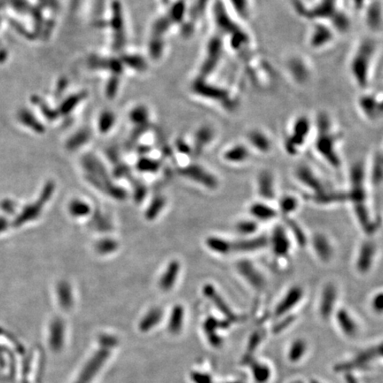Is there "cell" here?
I'll return each instance as SVG.
<instances>
[{
  "mask_svg": "<svg viewBox=\"0 0 383 383\" xmlns=\"http://www.w3.org/2000/svg\"><path fill=\"white\" fill-rule=\"evenodd\" d=\"M293 176L310 203L320 207H333L347 203L346 191L331 187L319 172L308 163L297 165L293 170Z\"/></svg>",
  "mask_w": 383,
  "mask_h": 383,
  "instance_id": "obj_2",
  "label": "cell"
},
{
  "mask_svg": "<svg viewBox=\"0 0 383 383\" xmlns=\"http://www.w3.org/2000/svg\"><path fill=\"white\" fill-rule=\"evenodd\" d=\"M268 249L278 262H286L293 254L295 242L283 223L275 224L268 234Z\"/></svg>",
  "mask_w": 383,
  "mask_h": 383,
  "instance_id": "obj_11",
  "label": "cell"
},
{
  "mask_svg": "<svg viewBox=\"0 0 383 383\" xmlns=\"http://www.w3.org/2000/svg\"><path fill=\"white\" fill-rule=\"evenodd\" d=\"M249 217L260 225L276 222L280 219V214L274 203L256 199L248 206Z\"/></svg>",
  "mask_w": 383,
  "mask_h": 383,
  "instance_id": "obj_15",
  "label": "cell"
},
{
  "mask_svg": "<svg viewBox=\"0 0 383 383\" xmlns=\"http://www.w3.org/2000/svg\"><path fill=\"white\" fill-rule=\"evenodd\" d=\"M280 218L292 219L302 207V198L294 193L280 194L275 202Z\"/></svg>",
  "mask_w": 383,
  "mask_h": 383,
  "instance_id": "obj_20",
  "label": "cell"
},
{
  "mask_svg": "<svg viewBox=\"0 0 383 383\" xmlns=\"http://www.w3.org/2000/svg\"><path fill=\"white\" fill-rule=\"evenodd\" d=\"M55 293L57 296L58 303L62 309L69 310L73 306V288L69 281L60 280L55 287Z\"/></svg>",
  "mask_w": 383,
  "mask_h": 383,
  "instance_id": "obj_27",
  "label": "cell"
},
{
  "mask_svg": "<svg viewBox=\"0 0 383 383\" xmlns=\"http://www.w3.org/2000/svg\"><path fill=\"white\" fill-rule=\"evenodd\" d=\"M307 248L315 260L323 266L333 265L337 257V246L333 238L325 231L316 230L309 234Z\"/></svg>",
  "mask_w": 383,
  "mask_h": 383,
  "instance_id": "obj_8",
  "label": "cell"
},
{
  "mask_svg": "<svg viewBox=\"0 0 383 383\" xmlns=\"http://www.w3.org/2000/svg\"><path fill=\"white\" fill-rule=\"evenodd\" d=\"M255 191L257 199L274 203L280 196L278 177L274 171L270 169H262L255 177Z\"/></svg>",
  "mask_w": 383,
  "mask_h": 383,
  "instance_id": "obj_13",
  "label": "cell"
},
{
  "mask_svg": "<svg viewBox=\"0 0 383 383\" xmlns=\"http://www.w3.org/2000/svg\"><path fill=\"white\" fill-rule=\"evenodd\" d=\"M160 168V163L156 161H153L152 159H141L138 161L137 169L140 172L144 173H155L157 172Z\"/></svg>",
  "mask_w": 383,
  "mask_h": 383,
  "instance_id": "obj_37",
  "label": "cell"
},
{
  "mask_svg": "<svg viewBox=\"0 0 383 383\" xmlns=\"http://www.w3.org/2000/svg\"><path fill=\"white\" fill-rule=\"evenodd\" d=\"M268 249V235L259 234L248 238H240L234 241V253H257Z\"/></svg>",
  "mask_w": 383,
  "mask_h": 383,
  "instance_id": "obj_19",
  "label": "cell"
},
{
  "mask_svg": "<svg viewBox=\"0 0 383 383\" xmlns=\"http://www.w3.org/2000/svg\"><path fill=\"white\" fill-rule=\"evenodd\" d=\"M203 293L209 300H211L212 303H215L217 308L221 310L224 314H226L228 317H234L228 304H226L225 300L223 299L221 295H219V292L213 285L210 283L205 284L203 287Z\"/></svg>",
  "mask_w": 383,
  "mask_h": 383,
  "instance_id": "obj_29",
  "label": "cell"
},
{
  "mask_svg": "<svg viewBox=\"0 0 383 383\" xmlns=\"http://www.w3.org/2000/svg\"><path fill=\"white\" fill-rule=\"evenodd\" d=\"M380 248L376 236H364L356 246L353 256V269L357 276L371 275L379 262Z\"/></svg>",
  "mask_w": 383,
  "mask_h": 383,
  "instance_id": "obj_7",
  "label": "cell"
},
{
  "mask_svg": "<svg viewBox=\"0 0 383 383\" xmlns=\"http://www.w3.org/2000/svg\"><path fill=\"white\" fill-rule=\"evenodd\" d=\"M363 9L368 28L375 34L383 31V5L378 0H371Z\"/></svg>",
  "mask_w": 383,
  "mask_h": 383,
  "instance_id": "obj_22",
  "label": "cell"
},
{
  "mask_svg": "<svg viewBox=\"0 0 383 383\" xmlns=\"http://www.w3.org/2000/svg\"><path fill=\"white\" fill-rule=\"evenodd\" d=\"M68 211L69 214L75 219H82L92 214V208L85 200L74 198L68 204Z\"/></svg>",
  "mask_w": 383,
  "mask_h": 383,
  "instance_id": "obj_30",
  "label": "cell"
},
{
  "mask_svg": "<svg viewBox=\"0 0 383 383\" xmlns=\"http://www.w3.org/2000/svg\"><path fill=\"white\" fill-rule=\"evenodd\" d=\"M235 269L246 285L255 293L261 294L267 290L269 279L264 269L250 258L243 257L236 262Z\"/></svg>",
  "mask_w": 383,
  "mask_h": 383,
  "instance_id": "obj_9",
  "label": "cell"
},
{
  "mask_svg": "<svg viewBox=\"0 0 383 383\" xmlns=\"http://www.w3.org/2000/svg\"><path fill=\"white\" fill-rule=\"evenodd\" d=\"M253 152L247 144H237L231 146L224 153V160L231 164H243L252 157Z\"/></svg>",
  "mask_w": 383,
  "mask_h": 383,
  "instance_id": "obj_24",
  "label": "cell"
},
{
  "mask_svg": "<svg viewBox=\"0 0 383 383\" xmlns=\"http://www.w3.org/2000/svg\"><path fill=\"white\" fill-rule=\"evenodd\" d=\"M55 190V184L53 181L47 182L39 195L38 200L34 203H29L23 211L17 215L13 225L16 227L23 226L27 223L37 219L42 213L43 209L46 206V203L50 201Z\"/></svg>",
  "mask_w": 383,
  "mask_h": 383,
  "instance_id": "obj_12",
  "label": "cell"
},
{
  "mask_svg": "<svg viewBox=\"0 0 383 383\" xmlns=\"http://www.w3.org/2000/svg\"><path fill=\"white\" fill-rule=\"evenodd\" d=\"M378 44L373 37L361 39L354 48L349 61V73L354 83L360 89H366L372 80L375 66Z\"/></svg>",
  "mask_w": 383,
  "mask_h": 383,
  "instance_id": "obj_4",
  "label": "cell"
},
{
  "mask_svg": "<svg viewBox=\"0 0 383 383\" xmlns=\"http://www.w3.org/2000/svg\"><path fill=\"white\" fill-rule=\"evenodd\" d=\"M338 326L345 334L354 335L357 331V324L356 318L353 317L351 311L343 306H340L333 315Z\"/></svg>",
  "mask_w": 383,
  "mask_h": 383,
  "instance_id": "obj_25",
  "label": "cell"
},
{
  "mask_svg": "<svg viewBox=\"0 0 383 383\" xmlns=\"http://www.w3.org/2000/svg\"><path fill=\"white\" fill-rule=\"evenodd\" d=\"M299 16L313 21V23H325L335 30L337 33L349 31L350 21L349 16L341 10L339 0H318L309 8L294 4Z\"/></svg>",
  "mask_w": 383,
  "mask_h": 383,
  "instance_id": "obj_5",
  "label": "cell"
},
{
  "mask_svg": "<svg viewBox=\"0 0 383 383\" xmlns=\"http://www.w3.org/2000/svg\"><path fill=\"white\" fill-rule=\"evenodd\" d=\"M306 296V289L301 284H292L284 290L280 295L276 305L274 307L273 313L276 317H282L290 313L292 310L303 303Z\"/></svg>",
  "mask_w": 383,
  "mask_h": 383,
  "instance_id": "obj_14",
  "label": "cell"
},
{
  "mask_svg": "<svg viewBox=\"0 0 383 383\" xmlns=\"http://www.w3.org/2000/svg\"><path fill=\"white\" fill-rule=\"evenodd\" d=\"M341 284L337 280L330 279L322 283L318 289L317 307L318 314L324 320L333 317L340 305Z\"/></svg>",
  "mask_w": 383,
  "mask_h": 383,
  "instance_id": "obj_10",
  "label": "cell"
},
{
  "mask_svg": "<svg viewBox=\"0 0 383 383\" xmlns=\"http://www.w3.org/2000/svg\"><path fill=\"white\" fill-rule=\"evenodd\" d=\"M371 188L366 164L361 161L354 162L349 171V186L346 189L347 203L364 236H376L379 230V219L372 206Z\"/></svg>",
  "mask_w": 383,
  "mask_h": 383,
  "instance_id": "obj_1",
  "label": "cell"
},
{
  "mask_svg": "<svg viewBox=\"0 0 383 383\" xmlns=\"http://www.w3.org/2000/svg\"><path fill=\"white\" fill-rule=\"evenodd\" d=\"M184 317V309L181 305H176L174 307L171 313V318L169 322V327L174 331L179 329L183 322Z\"/></svg>",
  "mask_w": 383,
  "mask_h": 383,
  "instance_id": "obj_36",
  "label": "cell"
},
{
  "mask_svg": "<svg viewBox=\"0 0 383 383\" xmlns=\"http://www.w3.org/2000/svg\"><path fill=\"white\" fill-rule=\"evenodd\" d=\"M369 307L372 313L379 316L383 315V287L375 289L369 298Z\"/></svg>",
  "mask_w": 383,
  "mask_h": 383,
  "instance_id": "obj_33",
  "label": "cell"
},
{
  "mask_svg": "<svg viewBox=\"0 0 383 383\" xmlns=\"http://www.w3.org/2000/svg\"><path fill=\"white\" fill-rule=\"evenodd\" d=\"M180 173L185 178L209 190H216L219 188V181L217 176L198 165H189L181 169Z\"/></svg>",
  "mask_w": 383,
  "mask_h": 383,
  "instance_id": "obj_16",
  "label": "cell"
},
{
  "mask_svg": "<svg viewBox=\"0 0 383 383\" xmlns=\"http://www.w3.org/2000/svg\"><path fill=\"white\" fill-rule=\"evenodd\" d=\"M342 134L329 115L320 114L314 123L311 143L318 157L331 169L338 170L342 166L341 145Z\"/></svg>",
  "mask_w": 383,
  "mask_h": 383,
  "instance_id": "obj_3",
  "label": "cell"
},
{
  "mask_svg": "<svg viewBox=\"0 0 383 383\" xmlns=\"http://www.w3.org/2000/svg\"><path fill=\"white\" fill-rule=\"evenodd\" d=\"M313 132L314 123L310 117L306 115L297 116L289 124L283 140L284 149L291 156L298 155L312 140Z\"/></svg>",
  "mask_w": 383,
  "mask_h": 383,
  "instance_id": "obj_6",
  "label": "cell"
},
{
  "mask_svg": "<svg viewBox=\"0 0 383 383\" xmlns=\"http://www.w3.org/2000/svg\"><path fill=\"white\" fill-rule=\"evenodd\" d=\"M8 223L6 218L4 217H0V234H2L4 231L8 229Z\"/></svg>",
  "mask_w": 383,
  "mask_h": 383,
  "instance_id": "obj_38",
  "label": "cell"
},
{
  "mask_svg": "<svg viewBox=\"0 0 383 383\" xmlns=\"http://www.w3.org/2000/svg\"><path fill=\"white\" fill-rule=\"evenodd\" d=\"M16 122L19 123L23 129L30 130L31 132L42 134L45 132L44 122L32 108L22 107L16 112Z\"/></svg>",
  "mask_w": 383,
  "mask_h": 383,
  "instance_id": "obj_21",
  "label": "cell"
},
{
  "mask_svg": "<svg viewBox=\"0 0 383 383\" xmlns=\"http://www.w3.org/2000/svg\"><path fill=\"white\" fill-rule=\"evenodd\" d=\"M261 226L262 225L259 223L248 216L244 219H239L235 223L234 230L241 238L251 237L260 234Z\"/></svg>",
  "mask_w": 383,
  "mask_h": 383,
  "instance_id": "obj_28",
  "label": "cell"
},
{
  "mask_svg": "<svg viewBox=\"0 0 383 383\" xmlns=\"http://www.w3.org/2000/svg\"><path fill=\"white\" fill-rule=\"evenodd\" d=\"M161 318V310L160 309H157V308L152 309L141 321L140 326H141L142 329H149L155 324H157L158 322L160 321Z\"/></svg>",
  "mask_w": 383,
  "mask_h": 383,
  "instance_id": "obj_35",
  "label": "cell"
},
{
  "mask_svg": "<svg viewBox=\"0 0 383 383\" xmlns=\"http://www.w3.org/2000/svg\"><path fill=\"white\" fill-rule=\"evenodd\" d=\"M93 228L100 232H108L112 229L111 222L101 212H96L92 217Z\"/></svg>",
  "mask_w": 383,
  "mask_h": 383,
  "instance_id": "obj_34",
  "label": "cell"
},
{
  "mask_svg": "<svg viewBox=\"0 0 383 383\" xmlns=\"http://www.w3.org/2000/svg\"><path fill=\"white\" fill-rule=\"evenodd\" d=\"M95 251L100 256H107L116 252L119 249V243L114 238L103 237L100 238L96 242Z\"/></svg>",
  "mask_w": 383,
  "mask_h": 383,
  "instance_id": "obj_32",
  "label": "cell"
},
{
  "mask_svg": "<svg viewBox=\"0 0 383 383\" xmlns=\"http://www.w3.org/2000/svg\"><path fill=\"white\" fill-rule=\"evenodd\" d=\"M180 271L179 261L172 260L169 262L159 280V287L161 291H170L175 287L180 274Z\"/></svg>",
  "mask_w": 383,
  "mask_h": 383,
  "instance_id": "obj_23",
  "label": "cell"
},
{
  "mask_svg": "<svg viewBox=\"0 0 383 383\" xmlns=\"http://www.w3.org/2000/svg\"><path fill=\"white\" fill-rule=\"evenodd\" d=\"M335 30L325 23H314L309 36V44L313 49H322L333 44L335 39Z\"/></svg>",
  "mask_w": 383,
  "mask_h": 383,
  "instance_id": "obj_18",
  "label": "cell"
},
{
  "mask_svg": "<svg viewBox=\"0 0 383 383\" xmlns=\"http://www.w3.org/2000/svg\"><path fill=\"white\" fill-rule=\"evenodd\" d=\"M247 145L253 153L269 155L274 149V143L271 135L265 130L254 129L247 136Z\"/></svg>",
  "mask_w": 383,
  "mask_h": 383,
  "instance_id": "obj_17",
  "label": "cell"
},
{
  "mask_svg": "<svg viewBox=\"0 0 383 383\" xmlns=\"http://www.w3.org/2000/svg\"><path fill=\"white\" fill-rule=\"evenodd\" d=\"M166 203L167 201L164 196L161 195L154 196L149 203V205L146 208V212H145L146 219L148 221H153L154 219H157L162 211L164 210Z\"/></svg>",
  "mask_w": 383,
  "mask_h": 383,
  "instance_id": "obj_31",
  "label": "cell"
},
{
  "mask_svg": "<svg viewBox=\"0 0 383 383\" xmlns=\"http://www.w3.org/2000/svg\"><path fill=\"white\" fill-rule=\"evenodd\" d=\"M206 246L212 252L220 256H227L234 252V241L220 236H210L206 239Z\"/></svg>",
  "mask_w": 383,
  "mask_h": 383,
  "instance_id": "obj_26",
  "label": "cell"
}]
</instances>
